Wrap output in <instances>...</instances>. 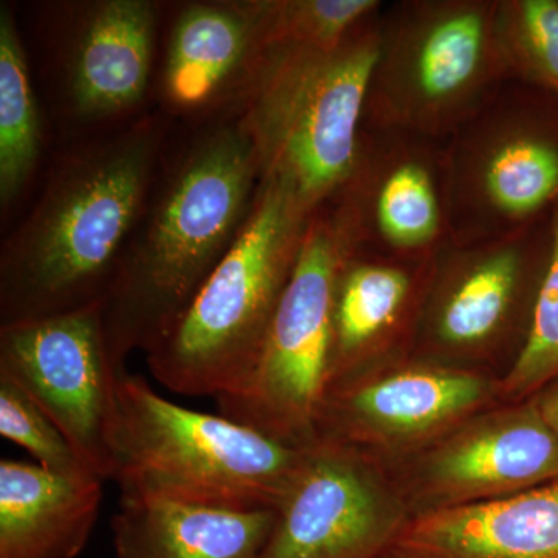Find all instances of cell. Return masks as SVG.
I'll return each instance as SVG.
<instances>
[{
  "label": "cell",
  "mask_w": 558,
  "mask_h": 558,
  "mask_svg": "<svg viewBox=\"0 0 558 558\" xmlns=\"http://www.w3.org/2000/svg\"><path fill=\"white\" fill-rule=\"evenodd\" d=\"M259 182L258 153L238 119L201 132L157 175L101 304L120 374L132 352L146 354L178 325L236 241Z\"/></svg>",
  "instance_id": "cell-1"
},
{
  "label": "cell",
  "mask_w": 558,
  "mask_h": 558,
  "mask_svg": "<svg viewBox=\"0 0 558 558\" xmlns=\"http://www.w3.org/2000/svg\"><path fill=\"white\" fill-rule=\"evenodd\" d=\"M156 117L72 150L0 253L2 325L102 303L157 179Z\"/></svg>",
  "instance_id": "cell-2"
},
{
  "label": "cell",
  "mask_w": 558,
  "mask_h": 558,
  "mask_svg": "<svg viewBox=\"0 0 558 558\" xmlns=\"http://www.w3.org/2000/svg\"><path fill=\"white\" fill-rule=\"evenodd\" d=\"M306 450L222 414L183 409L137 374L117 381L109 481L120 498L277 509Z\"/></svg>",
  "instance_id": "cell-3"
},
{
  "label": "cell",
  "mask_w": 558,
  "mask_h": 558,
  "mask_svg": "<svg viewBox=\"0 0 558 558\" xmlns=\"http://www.w3.org/2000/svg\"><path fill=\"white\" fill-rule=\"evenodd\" d=\"M310 209L288 183L260 178L248 218L168 336L146 352L161 387L189 398H223L258 362L295 266Z\"/></svg>",
  "instance_id": "cell-4"
},
{
  "label": "cell",
  "mask_w": 558,
  "mask_h": 558,
  "mask_svg": "<svg viewBox=\"0 0 558 558\" xmlns=\"http://www.w3.org/2000/svg\"><path fill=\"white\" fill-rule=\"evenodd\" d=\"M379 16L330 49L263 46L242 98L238 120L258 153L260 178L288 183L311 213L336 196L357 159Z\"/></svg>",
  "instance_id": "cell-5"
},
{
  "label": "cell",
  "mask_w": 558,
  "mask_h": 558,
  "mask_svg": "<svg viewBox=\"0 0 558 558\" xmlns=\"http://www.w3.org/2000/svg\"><path fill=\"white\" fill-rule=\"evenodd\" d=\"M362 126L449 138L512 80L497 0H395L379 16Z\"/></svg>",
  "instance_id": "cell-6"
},
{
  "label": "cell",
  "mask_w": 558,
  "mask_h": 558,
  "mask_svg": "<svg viewBox=\"0 0 558 558\" xmlns=\"http://www.w3.org/2000/svg\"><path fill=\"white\" fill-rule=\"evenodd\" d=\"M549 218L502 236L447 241L433 256L410 354L501 379L526 341Z\"/></svg>",
  "instance_id": "cell-7"
},
{
  "label": "cell",
  "mask_w": 558,
  "mask_h": 558,
  "mask_svg": "<svg viewBox=\"0 0 558 558\" xmlns=\"http://www.w3.org/2000/svg\"><path fill=\"white\" fill-rule=\"evenodd\" d=\"M349 245L328 205L307 223L299 258L275 311L255 368L220 414L292 446L315 440L332 362V304Z\"/></svg>",
  "instance_id": "cell-8"
},
{
  "label": "cell",
  "mask_w": 558,
  "mask_h": 558,
  "mask_svg": "<svg viewBox=\"0 0 558 558\" xmlns=\"http://www.w3.org/2000/svg\"><path fill=\"white\" fill-rule=\"evenodd\" d=\"M553 94L509 80L447 140L450 240L502 236L548 219L558 204Z\"/></svg>",
  "instance_id": "cell-9"
},
{
  "label": "cell",
  "mask_w": 558,
  "mask_h": 558,
  "mask_svg": "<svg viewBox=\"0 0 558 558\" xmlns=\"http://www.w3.org/2000/svg\"><path fill=\"white\" fill-rule=\"evenodd\" d=\"M499 402L495 374L403 354L330 385L315 440L343 444L387 465Z\"/></svg>",
  "instance_id": "cell-10"
},
{
  "label": "cell",
  "mask_w": 558,
  "mask_h": 558,
  "mask_svg": "<svg viewBox=\"0 0 558 558\" xmlns=\"http://www.w3.org/2000/svg\"><path fill=\"white\" fill-rule=\"evenodd\" d=\"M447 140L362 126L351 174L326 204L349 248L429 259L450 240Z\"/></svg>",
  "instance_id": "cell-11"
},
{
  "label": "cell",
  "mask_w": 558,
  "mask_h": 558,
  "mask_svg": "<svg viewBox=\"0 0 558 558\" xmlns=\"http://www.w3.org/2000/svg\"><path fill=\"white\" fill-rule=\"evenodd\" d=\"M381 468L417 519L558 480V436L534 399L499 402Z\"/></svg>",
  "instance_id": "cell-12"
},
{
  "label": "cell",
  "mask_w": 558,
  "mask_h": 558,
  "mask_svg": "<svg viewBox=\"0 0 558 558\" xmlns=\"http://www.w3.org/2000/svg\"><path fill=\"white\" fill-rule=\"evenodd\" d=\"M101 304L0 326V377L28 396L109 481L120 373L106 344Z\"/></svg>",
  "instance_id": "cell-13"
},
{
  "label": "cell",
  "mask_w": 558,
  "mask_h": 558,
  "mask_svg": "<svg viewBox=\"0 0 558 558\" xmlns=\"http://www.w3.org/2000/svg\"><path fill=\"white\" fill-rule=\"evenodd\" d=\"M258 558H379L411 520L379 462L329 440L307 446Z\"/></svg>",
  "instance_id": "cell-14"
},
{
  "label": "cell",
  "mask_w": 558,
  "mask_h": 558,
  "mask_svg": "<svg viewBox=\"0 0 558 558\" xmlns=\"http://www.w3.org/2000/svg\"><path fill=\"white\" fill-rule=\"evenodd\" d=\"M62 49L65 108L81 123L120 117L148 94L159 7L149 0L80 3Z\"/></svg>",
  "instance_id": "cell-15"
},
{
  "label": "cell",
  "mask_w": 558,
  "mask_h": 558,
  "mask_svg": "<svg viewBox=\"0 0 558 558\" xmlns=\"http://www.w3.org/2000/svg\"><path fill=\"white\" fill-rule=\"evenodd\" d=\"M432 266L433 258H387L349 248L333 290L328 388L410 354Z\"/></svg>",
  "instance_id": "cell-16"
},
{
  "label": "cell",
  "mask_w": 558,
  "mask_h": 558,
  "mask_svg": "<svg viewBox=\"0 0 558 558\" xmlns=\"http://www.w3.org/2000/svg\"><path fill=\"white\" fill-rule=\"evenodd\" d=\"M260 53L259 0L185 3L165 46L161 97L178 113L241 102Z\"/></svg>",
  "instance_id": "cell-17"
},
{
  "label": "cell",
  "mask_w": 558,
  "mask_h": 558,
  "mask_svg": "<svg viewBox=\"0 0 558 558\" xmlns=\"http://www.w3.org/2000/svg\"><path fill=\"white\" fill-rule=\"evenodd\" d=\"M379 558H558V480L417 517Z\"/></svg>",
  "instance_id": "cell-18"
},
{
  "label": "cell",
  "mask_w": 558,
  "mask_h": 558,
  "mask_svg": "<svg viewBox=\"0 0 558 558\" xmlns=\"http://www.w3.org/2000/svg\"><path fill=\"white\" fill-rule=\"evenodd\" d=\"M102 483L2 459L0 558L78 557L97 523Z\"/></svg>",
  "instance_id": "cell-19"
},
{
  "label": "cell",
  "mask_w": 558,
  "mask_h": 558,
  "mask_svg": "<svg viewBox=\"0 0 558 558\" xmlns=\"http://www.w3.org/2000/svg\"><path fill=\"white\" fill-rule=\"evenodd\" d=\"M277 509H220L167 499L120 498L116 558H258Z\"/></svg>",
  "instance_id": "cell-20"
},
{
  "label": "cell",
  "mask_w": 558,
  "mask_h": 558,
  "mask_svg": "<svg viewBox=\"0 0 558 558\" xmlns=\"http://www.w3.org/2000/svg\"><path fill=\"white\" fill-rule=\"evenodd\" d=\"M40 119L27 54L10 10L0 9V204L21 196L40 154Z\"/></svg>",
  "instance_id": "cell-21"
},
{
  "label": "cell",
  "mask_w": 558,
  "mask_h": 558,
  "mask_svg": "<svg viewBox=\"0 0 558 558\" xmlns=\"http://www.w3.org/2000/svg\"><path fill=\"white\" fill-rule=\"evenodd\" d=\"M384 0H259L263 46L330 49L379 16Z\"/></svg>",
  "instance_id": "cell-22"
},
{
  "label": "cell",
  "mask_w": 558,
  "mask_h": 558,
  "mask_svg": "<svg viewBox=\"0 0 558 558\" xmlns=\"http://www.w3.org/2000/svg\"><path fill=\"white\" fill-rule=\"evenodd\" d=\"M497 35L512 80L558 97V0H497Z\"/></svg>",
  "instance_id": "cell-23"
},
{
  "label": "cell",
  "mask_w": 558,
  "mask_h": 558,
  "mask_svg": "<svg viewBox=\"0 0 558 558\" xmlns=\"http://www.w3.org/2000/svg\"><path fill=\"white\" fill-rule=\"evenodd\" d=\"M550 247L539 281L526 341L502 374V402H521L558 377V204L549 218Z\"/></svg>",
  "instance_id": "cell-24"
},
{
  "label": "cell",
  "mask_w": 558,
  "mask_h": 558,
  "mask_svg": "<svg viewBox=\"0 0 558 558\" xmlns=\"http://www.w3.org/2000/svg\"><path fill=\"white\" fill-rule=\"evenodd\" d=\"M0 435L27 450L36 464L50 472L68 478L101 480L58 425L5 377H0Z\"/></svg>",
  "instance_id": "cell-25"
},
{
  "label": "cell",
  "mask_w": 558,
  "mask_h": 558,
  "mask_svg": "<svg viewBox=\"0 0 558 558\" xmlns=\"http://www.w3.org/2000/svg\"><path fill=\"white\" fill-rule=\"evenodd\" d=\"M537 403L539 413L543 414L549 427L556 432L558 436V377L550 381L545 388L539 389L537 395L532 396Z\"/></svg>",
  "instance_id": "cell-26"
}]
</instances>
